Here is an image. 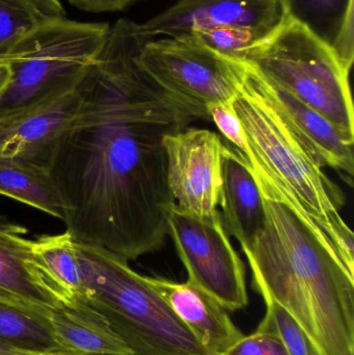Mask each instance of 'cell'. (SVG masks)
<instances>
[{"instance_id": "4316f807", "label": "cell", "mask_w": 354, "mask_h": 355, "mask_svg": "<svg viewBox=\"0 0 354 355\" xmlns=\"http://www.w3.org/2000/svg\"><path fill=\"white\" fill-rule=\"evenodd\" d=\"M8 60H0V94L8 87L10 77V69Z\"/></svg>"}, {"instance_id": "f546056e", "label": "cell", "mask_w": 354, "mask_h": 355, "mask_svg": "<svg viewBox=\"0 0 354 355\" xmlns=\"http://www.w3.org/2000/svg\"><path fill=\"white\" fill-rule=\"evenodd\" d=\"M6 60H8V58H6ZM1 60V58H0V60Z\"/></svg>"}, {"instance_id": "8fae6325", "label": "cell", "mask_w": 354, "mask_h": 355, "mask_svg": "<svg viewBox=\"0 0 354 355\" xmlns=\"http://www.w3.org/2000/svg\"><path fill=\"white\" fill-rule=\"evenodd\" d=\"M285 20L282 0H179L143 24L154 37H189L218 27H249L272 35Z\"/></svg>"}, {"instance_id": "ac0fdd59", "label": "cell", "mask_w": 354, "mask_h": 355, "mask_svg": "<svg viewBox=\"0 0 354 355\" xmlns=\"http://www.w3.org/2000/svg\"><path fill=\"white\" fill-rule=\"evenodd\" d=\"M0 194L64 221L67 207L49 170L0 157Z\"/></svg>"}, {"instance_id": "cb8c5ba5", "label": "cell", "mask_w": 354, "mask_h": 355, "mask_svg": "<svg viewBox=\"0 0 354 355\" xmlns=\"http://www.w3.org/2000/svg\"><path fill=\"white\" fill-rule=\"evenodd\" d=\"M208 119L218 127L222 137H226L235 149L241 153H247V141L242 125L233 108L232 102L229 103L210 104L206 107Z\"/></svg>"}, {"instance_id": "83f0119b", "label": "cell", "mask_w": 354, "mask_h": 355, "mask_svg": "<svg viewBox=\"0 0 354 355\" xmlns=\"http://www.w3.org/2000/svg\"><path fill=\"white\" fill-rule=\"evenodd\" d=\"M46 354H35V352H24V350L15 349L0 343V355H44Z\"/></svg>"}, {"instance_id": "9a60e30c", "label": "cell", "mask_w": 354, "mask_h": 355, "mask_svg": "<svg viewBox=\"0 0 354 355\" xmlns=\"http://www.w3.org/2000/svg\"><path fill=\"white\" fill-rule=\"evenodd\" d=\"M222 225L241 248H249L265 219L263 198L245 154L226 147L220 202Z\"/></svg>"}, {"instance_id": "603a6c76", "label": "cell", "mask_w": 354, "mask_h": 355, "mask_svg": "<svg viewBox=\"0 0 354 355\" xmlns=\"http://www.w3.org/2000/svg\"><path fill=\"white\" fill-rule=\"evenodd\" d=\"M263 300L266 313L258 329L276 336L290 355H320L303 327L282 306L272 298Z\"/></svg>"}, {"instance_id": "30bf717a", "label": "cell", "mask_w": 354, "mask_h": 355, "mask_svg": "<svg viewBox=\"0 0 354 355\" xmlns=\"http://www.w3.org/2000/svg\"><path fill=\"white\" fill-rule=\"evenodd\" d=\"M78 85L56 92L0 119V157L20 159L49 170L62 133L78 112Z\"/></svg>"}, {"instance_id": "ffe728a7", "label": "cell", "mask_w": 354, "mask_h": 355, "mask_svg": "<svg viewBox=\"0 0 354 355\" xmlns=\"http://www.w3.org/2000/svg\"><path fill=\"white\" fill-rule=\"evenodd\" d=\"M28 306L0 295V343L35 354L60 352L49 329L37 317L48 306Z\"/></svg>"}, {"instance_id": "d4e9b609", "label": "cell", "mask_w": 354, "mask_h": 355, "mask_svg": "<svg viewBox=\"0 0 354 355\" xmlns=\"http://www.w3.org/2000/svg\"><path fill=\"white\" fill-rule=\"evenodd\" d=\"M224 355H290L274 334L256 329L249 336H243Z\"/></svg>"}, {"instance_id": "6da1fadb", "label": "cell", "mask_w": 354, "mask_h": 355, "mask_svg": "<svg viewBox=\"0 0 354 355\" xmlns=\"http://www.w3.org/2000/svg\"><path fill=\"white\" fill-rule=\"evenodd\" d=\"M156 39L120 19L79 83L78 112L56 146L49 172L67 207L75 241L127 261L157 252L174 204L163 139L199 119L139 62Z\"/></svg>"}, {"instance_id": "ba28073f", "label": "cell", "mask_w": 354, "mask_h": 355, "mask_svg": "<svg viewBox=\"0 0 354 355\" xmlns=\"http://www.w3.org/2000/svg\"><path fill=\"white\" fill-rule=\"evenodd\" d=\"M168 235L187 271V281L218 300L227 311L249 306L245 265L231 243L220 213L200 217L172 204Z\"/></svg>"}, {"instance_id": "277c9868", "label": "cell", "mask_w": 354, "mask_h": 355, "mask_svg": "<svg viewBox=\"0 0 354 355\" xmlns=\"http://www.w3.org/2000/svg\"><path fill=\"white\" fill-rule=\"evenodd\" d=\"M83 302L95 309L134 355H212L126 259L77 242Z\"/></svg>"}, {"instance_id": "3957f363", "label": "cell", "mask_w": 354, "mask_h": 355, "mask_svg": "<svg viewBox=\"0 0 354 355\" xmlns=\"http://www.w3.org/2000/svg\"><path fill=\"white\" fill-rule=\"evenodd\" d=\"M232 105L242 125L249 162L295 202L354 277V235L341 214L345 204L342 190L283 118L263 77L245 62Z\"/></svg>"}, {"instance_id": "484cf974", "label": "cell", "mask_w": 354, "mask_h": 355, "mask_svg": "<svg viewBox=\"0 0 354 355\" xmlns=\"http://www.w3.org/2000/svg\"><path fill=\"white\" fill-rule=\"evenodd\" d=\"M72 6L85 12H106L126 10L139 0H68Z\"/></svg>"}, {"instance_id": "2e32d148", "label": "cell", "mask_w": 354, "mask_h": 355, "mask_svg": "<svg viewBox=\"0 0 354 355\" xmlns=\"http://www.w3.org/2000/svg\"><path fill=\"white\" fill-rule=\"evenodd\" d=\"M44 323L60 352L76 355H134L99 312L85 302L53 306Z\"/></svg>"}, {"instance_id": "7c38bea8", "label": "cell", "mask_w": 354, "mask_h": 355, "mask_svg": "<svg viewBox=\"0 0 354 355\" xmlns=\"http://www.w3.org/2000/svg\"><path fill=\"white\" fill-rule=\"evenodd\" d=\"M145 279L209 354H226L245 336L218 300L188 281L179 283L159 277Z\"/></svg>"}, {"instance_id": "7a4b0ae2", "label": "cell", "mask_w": 354, "mask_h": 355, "mask_svg": "<svg viewBox=\"0 0 354 355\" xmlns=\"http://www.w3.org/2000/svg\"><path fill=\"white\" fill-rule=\"evenodd\" d=\"M249 166L265 210L263 225L242 250L254 289L282 306L320 355H354V277L295 202L262 168Z\"/></svg>"}, {"instance_id": "4fadbf2b", "label": "cell", "mask_w": 354, "mask_h": 355, "mask_svg": "<svg viewBox=\"0 0 354 355\" xmlns=\"http://www.w3.org/2000/svg\"><path fill=\"white\" fill-rule=\"evenodd\" d=\"M265 83L278 112L317 162L324 168L336 171L353 185L354 141L319 112L288 92L267 80Z\"/></svg>"}, {"instance_id": "5bb4252c", "label": "cell", "mask_w": 354, "mask_h": 355, "mask_svg": "<svg viewBox=\"0 0 354 355\" xmlns=\"http://www.w3.org/2000/svg\"><path fill=\"white\" fill-rule=\"evenodd\" d=\"M24 229L0 223V295L33 306H60L57 292Z\"/></svg>"}, {"instance_id": "8992f818", "label": "cell", "mask_w": 354, "mask_h": 355, "mask_svg": "<svg viewBox=\"0 0 354 355\" xmlns=\"http://www.w3.org/2000/svg\"><path fill=\"white\" fill-rule=\"evenodd\" d=\"M110 25L64 18L21 40L10 52V77L0 94V119L79 85Z\"/></svg>"}, {"instance_id": "5b68a950", "label": "cell", "mask_w": 354, "mask_h": 355, "mask_svg": "<svg viewBox=\"0 0 354 355\" xmlns=\"http://www.w3.org/2000/svg\"><path fill=\"white\" fill-rule=\"evenodd\" d=\"M268 83L307 104L354 141L349 73L326 45L285 20L245 62Z\"/></svg>"}, {"instance_id": "9c48e42d", "label": "cell", "mask_w": 354, "mask_h": 355, "mask_svg": "<svg viewBox=\"0 0 354 355\" xmlns=\"http://www.w3.org/2000/svg\"><path fill=\"white\" fill-rule=\"evenodd\" d=\"M226 147L208 129L185 128L164 137L168 191L181 210L200 217L218 212Z\"/></svg>"}, {"instance_id": "44dd1931", "label": "cell", "mask_w": 354, "mask_h": 355, "mask_svg": "<svg viewBox=\"0 0 354 355\" xmlns=\"http://www.w3.org/2000/svg\"><path fill=\"white\" fill-rule=\"evenodd\" d=\"M66 18L60 0H0V58L29 33Z\"/></svg>"}, {"instance_id": "d6986e66", "label": "cell", "mask_w": 354, "mask_h": 355, "mask_svg": "<svg viewBox=\"0 0 354 355\" xmlns=\"http://www.w3.org/2000/svg\"><path fill=\"white\" fill-rule=\"evenodd\" d=\"M37 260L57 292L60 306L83 302L85 273L78 246L69 232L33 241Z\"/></svg>"}, {"instance_id": "52a82bcc", "label": "cell", "mask_w": 354, "mask_h": 355, "mask_svg": "<svg viewBox=\"0 0 354 355\" xmlns=\"http://www.w3.org/2000/svg\"><path fill=\"white\" fill-rule=\"evenodd\" d=\"M139 62L168 95L208 119L210 104L229 103L238 93L243 62L212 51L191 37L152 40Z\"/></svg>"}, {"instance_id": "7402d4cb", "label": "cell", "mask_w": 354, "mask_h": 355, "mask_svg": "<svg viewBox=\"0 0 354 355\" xmlns=\"http://www.w3.org/2000/svg\"><path fill=\"white\" fill-rule=\"evenodd\" d=\"M272 35L249 27H218L197 31L189 37L224 58L245 62L249 52Z\"/></svg>"}, {"instance_id": "f1b7e54d", "label": "cell", "mask_w": 354, "mask_h": 355, "mask_svg": "<svg viewBox=\"0 0 354 355\" xmlns=\"http://www.w3.org/2000/svg\"><path fill=\"white\" fill-rule=\"evenodd\" d=\"M44 355H76L72 354H68V352H48V354Z\"/></svg>"}, {"instance_id": "e0dca14e", "label": "cell", "mask_w": 354, "mask_h": 355, "mask_svg": "<svg viewBox=\"0 0 354 355\" xmlns=\"http://www.w3.org/2000/svg\"><path fill=\"white\" fill-rule=\"evenodd\" d=\"M285 19L326 45L351 72L354 60L353 0H282Z\"/></svg>"}]
</instances>
